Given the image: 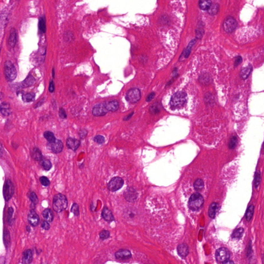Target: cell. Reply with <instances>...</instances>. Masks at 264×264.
<instances>
[{
  "mask_svg": "<svg viewBox=\"0 0 264 264\" xmlns=\"http://www.w3.org/2000/svg\"><path fill=\"white\" fill-rule=\"evenodd\" d=\"M68 206V200L65 196L62 194H56L53 198V208L57 213L64 211Z\"/></svg>",
  "mask_w": 264,
  "mask_h": 264,
  "instance_id": "1",
  "label": "cell"
},
{
  "mask_svg": "<svg viewBox=\"0 0 264 264\" xmlns=\"http://www.w3.org/2000/svg\"><path fill=\"white\" fill-rule=\"evenodd\" d=\"M187 95L185 92L179 91L172 96L170 100V106L173 109L182 107L186 101Z\"/></svg>",
  "mask_w": 264,
  "mask_h": 264,
  "instance_id": "2",
  "label": "cell"
},
{
  "mask_svg": "<svg viewBox=\"0 0 264 264\" xmlns=\"http://www.w3.org/2000/svg\"><path fill=\"white\" fill-rule=\"evenodd\" d=\"M203 203V198L201 194L195 193L190 196L188 202V206L192 211H198L202 207Z\"/></svg>",
  "mask_w": 264,
  "mask_h": 264,
  "instance_id": "3",
  "label": "cell"
},
{
  "mask_svg": "<svg viewBox=\"0 0 264 264\" xmlns=\"http://www.w3.org/2000/svg\"><path fill=\"white\" fill-rule=\"evenodd\" d=\"M4 72L5 78L8 82H12L17 77L16 69L10 61H6L5 62Z\"/></svg>",
  "mask_w": 264,
  "mask_h": 264,
  "instance_id": "4",
  "label": "cell"
},
{
  "mask_svg": "<svg viewBox=\"0 0 264 264\" xmlns=\"http://www.w3.org/2000/svg\"><path fill=\"white\" fill-rule=\"evenodd\" d=\"M126 100L131 103H136L141 98V90L137 88L129 90L126 93Z\"/></svg>",
  "mask_w": 264,
  "mask_h": 264,
  "instance_id": "5",
  "label": "cell"
},
{
  "mask_svg": "<svg viewBox=\"0 0 264 264\" xmlns=\"http://www.w3.org/2000/svg\"><path fill=\"white\" fill-rule=\"evenodd\" d=\"M124 181L120 177L113 178L107 185V187L110 191L115 192L120 189L123 186Z\"/></svg>",
  "mask_w": 264,
  "mask_h": 264,
  "instance_id": "6",
  "label": "cell"
},
{
  "mask_svg": "<svg viewBox=\"0 0 264 264\" xmlns=\"http://www.w3.org/2000/svg\"><path fill=\"white\" fill-rule=\"evenodd\" d=\"M14 193V186L12 181L8 179L4 185L3 188V195L4 198L6 201H9L12 198Z\"/></svg>",
  "mask_w": 264,
  "mask_h": 264,
  "instance_id": "7",
  "label": "cell"
},
{
  "mask_svg": "<svg viewBox=\"0 0 264 264\" xmlns=\"http://www.w3.org/2000/svg\"><path fill=\"white\" fill-rule=\"evenodd\" d=\"M223 29L225 32L231 33L234 32L237 26L236 20L232 17H228L223 22Z\"/></svg>",
  "mask_w": 264,
  "mask_h": 264,
  "instance_id": "8",
  "label": "cell"
},
{
  "mask_svg": "<svg viewBox=\"0 0 264 264\" xmlns=\"http://www.w3.org/2000/svg\"><path fill=\"white\" fill-rule=\"evenodd\" d=\"M215 255L216 259L218 262L224 263L229 260L230 257V253L226 248H221L217 250Z\"/></svg>",
  "mask_w": 264,
  "mask_h": 264,
  "instance_id": "9",
  "label": "cell"
},
{
  "mask_svg": "<svg viewBox=\"0 0 264 264\" xmlns=\"http://www.w3.org/2000/svg\"><path fill=\"white\" fill-rule=\"evenodd\" d=\"M124 196L126 201L134 202L138 197V194L136 190L132 187H128L124 193Z\"/></svg>",
  "mask_w": 264,
  "mask_h": 264,
  "instance_id": "10",
  "label": "cell"
},
{
  "mask_svg": "<svg viewBox=\"0 0 264 264\" xmlns=\"http://www.w3.org/2000/svg\"><path fill=\"white\" fill-rule=\"evenodd\" d=\"M108 111L106 108L105 104L101 103L96 104L92 109V114L95 116H103Z\"/></svg>",
  "mask_w": 264,
  "mask_h": 264,
  "instance_id": "11",
  "label": "cell"
},
{
  "mask_svg": "<svg viewBox=\"0 0 264 264\" xmlns=\"http://www.w3.org/2000/svg\"><path fill=\"white\" fill-rule=\"evenodd\" d=\"M115 255L117 259L123 261L130 259L131 258L132 253L131 251L128 250L121 249L116 252Z\"/></svg>",
  "mask_w": 264,
  "mask_h": 264,
  "instance_id": "12",
  "label": "cell"
},
{
  "mask_svg": "<svg viewBox=\"0 0 264 264\" xmlns=\"http://www.w3.org/2000/svg\"><path fill=\"white\" fill-rule=\"evenodd\" d=\"M28 221L31 225L33 226H36L39 224V217L35 211L32 210L30 211L28 215Z\"/></svg>",
  "mask_w": 264,
  "mask_h": 264,
  "instance_id": "13",
  "label": "cell"
},
{
  "mask_svg": "<svg viewBox=\"0 0 264 264\" xmlns=\"http://www.w3.org/2000/svg\"><path fill=\"white\" fill-rule=\"evenodd\" d=\"M66 144L69 149L75 151L80 147V142L79 140L75 138H69L67 139Z\"/></svg>",
  "mask_w": 264,
  "mask_h": 264,
  "instance_id": "14",
  "label": "cell"
},
{
  "mask_svg": "<svg viewBox=\"0 0 264 264\" xmlns=\"http://www.w3.org/2000/svg\"><path fill=\"white\" fill-rule=\"evenodd\" d=\"M51 148L54 153H59L61 152L63 149V144L61 141L56 139L53 143H51Z\"/></svg>",
  "mask_w": 264,
  "mask_h": 264,
  "instance_id": "15",
  "label": "cell"
},
{
  "mask_svg": "<svg viewBox=\"0 0 264 264\" xmlns=\"http://www.w3.org/2000/svg\"><path fill=\"white\" fill-rule=\"evenodd\" d=\"M105 106L108 111L116 112L119 108V102L116 100H113L105 103Z\"/></svg>",
  "mask_w": 264,
  "mask_h": 264,
  "instance_id": "16",
  "label": "cell"
},
{
  "mask_svg": "<svg viewBox=\"0 0 264 264\" xmlns=\"http://www.w3.org/2000/svg\"><path fill=\"white\" fill-rule=\"evenodd\" d=\"M177 250L178 254L182 257L187 256L189 253V248L188 246L185 244H182L179 245Z\"/></svg>",
  "mask_w": 264,
  "mask_h": 264,
  "instance_id": "17",
  "label": "cell"
},
{
  "mask_svg": "<svg viewBox=\"0 0 264 264\" xmlns=\"http://www.w3.org/2000/svg\"><path fill=\"white\" fill-rule=\"evenodd\" d=\"M33 261V253L31 250H26L24 251L22 257V261L24 264H29Z\"/></svg>",
  "mask_w": 264,
  "mask_h": 264,
  "instance_id": "18",
  "label": "cell"
},
{
  "mask_svg": "<svg viewBox=\"0 0 264 264\" xmlns=\"http://www.w3.org/2000/svg\"><path fill=\"white\" fill-rule=\"evenodd\" d=\"M17 41V33L15 29H12L10 32V36L8 39V45L10 48H14L16 45Z\"/></svg>",
  "mask_w": 264,
  "mask_h": 264,
  "instance_id": "19",
  "label": "cell"
},
{
  "mask_svg": "<svg viewBox=\"0 0 264 264\" xmlns=\"http://www.w3.org/2000/svg\"><path fill=\"white\" fill-rule=\"evenodd\" d=\"M102 216L104 220L107 222H111V221H114L115 219L112 211L107 207H105L103 209Z\"/></svg>",
  "mask_w": 264,
  "mask_h": 264,
  "instance_id": "20",
  "label": "cell"
},
{
  "mask_svg": "<svg viewBox=\"0 0 264 264\" xmlns=\"http://www.w3.org/2000/svg\"><path fill=\"white\" fill-rule=\"evenodd\" d=\"M0 112L4 116H8L11 114V108L10 104L6 102H3L0 105Z\"/></svg>",
  "mask_w": 264,
  "mask_h": 264,
  "instance_id": "21",
  "label": "cell"
},
{
  "mask_svg": "<svg viewBox=\"0 0 264 264\" xmlns=\"http://www.w3.org/2000/svg\"><path fill=\"white\" fill-rule=\"evenodd\" d=\"M35 82V79L31 75H29L24 80L21 84L22 87H28L33 85Z\"/></svg>",
  "mask_w": 264,
  "mask_h": 264,
  "instance_id": "22",
  "label": "cell"
},
{
  "mask_svg": "<svg viewBox=\"0 0 264 264\" xmlns=\"http://www.w3.org/2000/svg\"><path fill=\"white\" fill-rule=\"evenodd\" d=\"M42 216L44 219L48 222H51L53 220V214L50 209H44L42 212Z\"/></svg>",
  "mask_w": 264,
  "mask_h": 264,
  "instance_id": "23",
  "label": "cell"
},
{
  "mask_svg": "<svg viewBox=\"0 0 264 264\" xmlns=\"http://www.w3.org/2000/svg\"><path fill=\"white\" fill-rule=\"evenodd\" d=\"M252 66L251 65L247 66L241 70L240 73V76L243 79H246L249 77V76L252 72Z\"/></svg>",
  "mask_w": 264,
  "mask_h": 264,
  "instance_id": "24",
  "label": "cell"
},
{
  "mask_svg": "<svg viewBox=\"0 0 264 264\" xmlns=\"http://www.w3.org/2000/svg\"><path fill=\"white\" fill-rule=\"evenodd\" d=\"M218 208V204L213 203L211 204L208 209V215L211 218H214L216 216V211Z\"/></svg>",
  "mask_w": 264,
  "mask_h": 264,
  "instance_id": "25",
  "label": "cell"
},
{
  "mask_svg": "<svg viewBox=\"0 0 264 264\" xmlns=\"http://www.w3.org/2000/svg\"><path fill=\"white\" fill-rule=\"evenodd\" d=\"M32 156L33 159L37 161L41 160L42 158L41 151L39 149L37 148H34L32 151Z\"/></svg>",
  "mask_w": 264,
  "mask_h": 264,
  "instance_id": "26",
  "label": "cell"
},
{
  "mask_svg": "<svg viewBox=\"0 0 264 264\" xmlns=\"http://www.w3.org/2000/svg\"><path fill=\"white\" fill-rule=\"evenodd\" d=\"M44 137L46 139L49 143H53L56 141V138L54 134L50 131H46L44 134Z\"/></svg>",
  "mask_w": 264,
  "mask_h": 264,
  "instance_id": "27",
  "label": "cell"
},
{
  "mask_svg": "<svg viewBox=\"0 0 264 264\" xmlns=\"http://www.w3.org/2000/svg\"><path fill=\"white\" fill-rule=\"evenodd\" d=\"M211 2V1H200L199 2V6L200 9L203 10H208L210 8Z\"/></svg>",
  "mask_w": 264,
  "mask_h": 264,
  "instance_id": "28",
  "label": "cell"
},
{
  "mask_svg": "<svg viewBox=\"0 0 264 264\" xmlns=\"http://www.w3.org/2000/svg\"><path fill=\"white\" fill-rule=\"evenodd\" d=\"M219 5L218 4H211L208 10V14L211 16H214L218 13L219 11Z\"/></svg>",
  "mask_w": 264,
  "mask_h": 264,
  "instance_id": "29",
  "label": "cell"
},
{
  "mask_svg": "<svg viewBox=\"0 0 264 264\" xmlns=\"http://www.w3.org/2000/svg\"><path fill=\"white\" fill-rule=\"evenodd\" d=\"M35 99V94L34 93H27L22 97V100L25 102H31L33 101Z\"/></svg>",
  "mask_w": 264,
  "mask_h": 264,
  "instance_id": "30",
  "label": "cell"
},
{
  "mask_svg": "<svg viewBox=\"0 0 264 264\" xmlns=\"http://www.w3.org/2000/svg\"><path fill=\"white\" fill-rule=\"evenodd\" d=\"M4 242L6 247H9L10 243V237L9 231L6 229L4 230Z\"/></svg>",
  "mask_w": 264,
  "mask_h": 264,
  "instance_id": "31",
  "label": "cell"
},
{
  "mask_svg": "<svg viewBox=\"0 0 264 264\" xmlns=\"http://www.w3.org/2000/svg\"><path fill=\"white\" fill-rule=\"evenodd\" d=\"M39 29L40 32L42 33H45L46 32V19L44 16L40 17L39 21Z\"/></svg>",
  "mask_w": 264,
  "mask_h": 264,
  "instance_id": "32",
  "label": "cell"
},
{
  "mask_svg": "<svg viewBox=\"0 0 264 264\" xmlns=\"http://www.w3.org/2000/svg\"><path fill=\"white\" fill-rule=\"evenodd\" d=\"M254 207L253 205H250L248 208L246 214V218L247 220L248 221H250L252 219V217H253V213H254Z\"/></svg>",
  "mask_w": 264,
  "mask_h": 264,
  "instance_id": "33",
  "label": "cell"
},
{
  "mask_svg": "<svg viewBox=\"0 0 264 264\" xmlns=\"http://www.w3.org/2000/svg\"><path fill=\"white\" fill-rule=\"evenodd\" d=\"M194 188L196 191H200L204 187V182L201 179H196L194 183Z\"/></svg>",
  "mask_w": 264,
  "mask_h": 264,
  "instance_id": "34",
  "label": "cell"
},
{
  "mask_svg": "<svg viewBox=\"0 0 264 264\" xmlns=\"http://www.w3.org/2000/svg\"><path fill=\"white\" fill-rule=\"evenodd\" d=\"M244 232V229L243 228H239V229H236L233 233L232 237L239 238L242 236Z\"/></svg>",
  "mask_w": 264,
  "mask_h": 264,
  "instance_id": "35",
  "label": "cell"
},
{
  "mask_svg": "<svg viewBox=\"0 0 264 264\" xmlns=\"http://www.w3.org/2000/svg\"><path fill=\"white\" fill-rule=\"evenodd\" d=\"M42 166L44 167V169L48 171L49 170L51 169L52 167V164L51 162L48 160H44L42 161L41 162Z\"/></svg>",
  "mask_w": 264,
  "mask_h": 264,
  "instance_id": "36",
  "label": "cell"
},
{
  "mask_svg": "<svg viewBox=\"0 0 264 264\" xmlns=\"http://www.w3.org/2000/svg\"><path fill=\"white\" fill-rule=\"evenodd\" d=\"M160 111V107L158 103L153 104L150 107V112L152 114H156Z\"/></svg>",
  "mask_w": 264,
  "mask_h": 264,
  "instance_id": "37",
  "label": "cell"
},
{
  "mask_svg": "<svg viewBox=\"0 0 264 264\" xmlns=\"http://www.w3.org/2000/svg\"><path fill=\"white\" fill-rule=\"evenodd\" d=\"M195 42H196V40H192V41H190V42L189 43L188 46L187 47L185 53V58H187V57L189 56L192 47V46L194 44Z\"/></svg>",
  "mask_w": 264,
  "mask_h": 264,
  "instance_id": "38",
  "label": "cell"
},
{
  "mask_svg": "<svg viewBox=\"0 0 264 264\" xmlns=\"http://www.w3.org/2000/svg\"><path fill=\"white\" fill-rule=\"evenodd\" d=\"M237 138L236 136H233L232 137H231V138L229 147L231 149H233L235 148L236 145H237Z\"/></svg>",
  "mask_w": 264,
  "mask_h": 264,
  "instance_id": "39",
  "label": "cell"
},
{
  "mask_svg": "<svg viewBox=\"0 0 264 264\" xmlns=\"http://www.w3.org/2000/svg\"><path fill=\"white\" fill-rule=\"evenodd\" d=\"M109 236H110V233L108 231H102L100 233V238L102 240H104V239L108 238Z\"/></svg>",
  "mask_w": 264,
  "mask_h": 264,
  "instance_id": "40",
  "label": "cell"
},
{
  "mask_svg": "<svg viewBox=\"0 0 264 264\" xmlns=\"http://www.w3.org/2000/svg\"><path fill=\"white\" fill-rule=\"evenodd\" d=\"M71 211L72 213L74 214V215L75 216H78L79 215V214H80L79 207L77 204L74 203L73 204Z\"/></svg>",
  "mask_w": 264,
  "mask_h": 264,
  "instance_id": "41",
  "label": "cell"
},
{
  "mask_svg": "<svg viewBox=\"0 0 264 264\" xmlns=\"http://www.w3.org/2000/svg\"><path fill=\"white\" fill-rule=\"evenodd\" d=\"M260 181H261V173L259 171H258L256 173L255 177L254 184V186L255 188H257L259 186Z\"/></svg>",
  "mask_w": 264,
  "mask_h": 264,
  "instance_id": "42",
  "label": "cell"
},
{
  "mask_svg": "<svg viewBox=\"0 0 264 264\" xmlns=\"http://www.w3.org/2000/svg\"><path fill=\"white\" fill-rule=\"evenodd\" d=\"M29 198L31 201H32V203L34 204V205H36L38 203V199L36 194L34 192L29 194Z\"/></svg>",
  "mask_w": 264,
  "mask_h": 264,
  "instance_id": "43",
  "label": "cell"
},
{
  "mask_svg": "<svg viewBox=\"0 0 264 264\" xmlns=\"http://www.w3.org/2000/svg\"><path fill=\"white\" fill-rule=\"evenodd\" d=\"M40 182L42 185L44 186H48L50 184V182L48 177H40Z\"/></svg>",
  "mask_w": 264,
  "mask_h": 264,
  "instance_id": "44",
  "label": "cell"
},
{
  "mask_svg": "<svg viewBox=\"0 0 264 264\" xmlns=\"http://www.w3.org/2000/svg\"><path fill=\"white\" fill-rule=\"evenodd\" d=\"M93 141L98 144H102L105 142V138L102 135H97L94 137Z\"/></svg>",
  "mask_w": 264,
  "mask_h": 264,
  "instance_id": "45",
  "label": "cell"
},
{
  "mask_svg": "<svg viewBox=\"0 0 264 264\" xmlns=\"http://www.w3.org/2000/svg\"><path fill=\"white\" fill-rule=\"evenodd\" d=\"M73 37V34L72 33L69 32V31L65 33V39L66 40V41L69 42V41H72Z\"/></svg>",
  "mask_w": 264,
  "mask_h": 264,
  "instance_id": "46",
  "label": "cell"
},
{
  "mask_svg": "<svg viewBox=\"0 0 264 264\" xmlns=\"http://www.w3.org/2000/svg\"><path fill=\"white\" fill-rule=\"evenodd\" d=\"M59 116L61 117V119H65L67 118V114H66V113H65V111L61 108L59 109Z\"/></svg>",
  "mask_w": 264,
  "mask_h": 264,
  "instance_id": "47",
  "label": "cell"
},
{
  "mask_svg": "<svg viewBox=\"0 0 264 264\" xmlns=\"http://www.w3.org/2000/svg\"><path fill=\"white\" fill-rule=\"evenodd\" d=\"M41 226H42V228L45 230H48L50 228V225L49 224L48 222H47L46 221H44L42 223Z\"/></svg>",
  "mask_w": 264,
  "mask_h": 264,
  "instance_id": "48",
  "label": "cell"
},
{
  "mask_svg": "<svg viewBox=\"0 0 264 264\" xmlns=\"http://www.w3.org/2000/svg\"><path fill=\"white\" fill-rule=\"evenodd\" d=\"M242 62V58L241 56H237V57H236L235 58V63H234V65L235 66H237L238 65H239L240 63H241Z\"/></svg>",
  "mask_w": 264,
  "mask_h": 264,
  "instance_id": "49",
  "label": "cell"
},
{
  "mask_svg": "<svg viewBox=\"0 0 264 264\" xmlns=\"http://www.w3.org/2000/svg\"><path fill=\"white\" fill-rule=\"evenodd\" d=\"M48 90H49V91L50 92H53L54 91V90H55L54 83L53 80H51V82L50 83Z\"/></svg>",
  "mask_w": 264,
  "mask_h": 264,
  "instance_id": "50",
  "label": "cell"
},
{
  "mask_svg": "<svg viewBox=\"0 0 264 264\" xmlns=\"http://www.w3.org/2000/svg\"><path fill=\"white\" fill-rule=\"evenodd\" d=\"M13 213H14L13 208L12 207H10L8 209V220L9 221L11 220V218H12Z\"/></svg>",
  "mask_w": 264,
  "mask_h": 264,
  "instance_id": "51",
  "label": "cell"
},
{
  "mask_svg": "<svg viewBox=\"0 0 264 264\" xmlns=\"http://www.w3.org/2000/svg\"><path fill=\"white\" fill-rule=\"evenodd\" d=\"M155 93L154 92H151V93H150L149 95H148V97L146 99V101L147 102H150V101H151L154 98V97L155 96Z\"/></svg>",
  "mask_w": 264,
  "mask_h": 264,
  "instance_id": "52",
  "label": "cell"
},
{
  "mask_svg": "<svg viewBox=\"0 0 264 264\" xmlns=\"http://www.w3.org/2000/svg\"><path fill=\"white\" fill-rule=\"evenodd\" d=\"M87 131L86 130H81L80 131V136L81 138H84L85 137V136L87 135Z\"/></svg>",
  "mask_w": 264,
  "mask_h": 264,
  "instance_id": "53",
  "label": "cell"
},
{
  "mask_svg": "<svg viewBox=\"0 0 264 264\" xmlns=\"http://www.w3.org/2000/svg\"><path fill=\"white\" fill-rule=\"evenodd\" d=\"M134 113V112H132V113H131V114H130L129 115H128V116L125 117L123 118V120H124V121H127V120H129V119L131 118L133 116Z\"/></svg>",
  "mask_w": 264,
  "mask_h": 264,
  "instance_id": "54",
  "label": "cell"
},
{
  "mask_svg": "<svg viewBox=\"0 0 264 264\" xmlns=\"http://www.w3.org/2000/svg\"><path fill=\"white\" fill-rule=\"evenodd\" d=\"M223 264H235L232 261H230V260H227L226 261L224 262Z\"/></svg>",
  "mask_w": 264,
  "mask_h": 264,
  "instance_id": "55",
  "label": "cell"
},
{
  "mask_svg": "<svg viewBox=\"0 0 264 264\" xmlns=\"http://www.w3.org/2000/svg\"><path fill=\"white\" fill-rule=\"evenodd\" d=\"M3 153V148L1 143H0V156L2 155Z\"/></svg>",
  "mask_w": 264,
  "mask_h": 264,
  "instance_id": "56",
  "label": "cell"
},
{
  "mask_svg": "<svg viewBox=\"0 0 264 264\" xmlns=\"http://www.w3.org/2000/svg\"><path fill=\"white\" fill-rule=\"evenodd\" d=\"M52 75H53V78H54V76H55V71H54V68L52 70Z\"/></svg>",
  "mask_w": 264,
  "mask_h": 264,
  "instance_id": "57",
  "label": "cell"
}]
</instances>
